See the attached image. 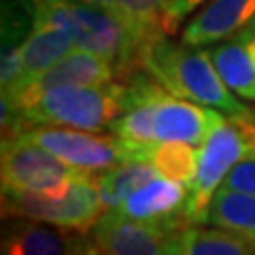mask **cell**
<instances>
[{"label": "cell", "mask_w": 255, "mask_h": 255, "mask_svg": "<svg viewBox=\"0 0 255 255\" xmlns=\"http://www.w3.org/2000/svg\"><path fill=\"white\" fill-rule=\"evenodd\" d=\"M126 81V105L111 132L128 145L187 142L200 147L226 115L164 90L147 70H132Z\"/></svg>", "instance_id": "obj_1"}, {"label": "cell", "mask_w": 255, "mask_h": 255, "mask_svg": "<svg viewBox=\"0 0 255 255\" xmlns=\"http://www.w3.org/2000/svg\"><path fill=\"white\" fill-rule=\"evenodd\" d=\"M92 241L83 232L51 223L11 217L2 230V255H81Z\"/></svg>", "instance_id": "obj_10"}, {"label": "cell", "mask_w": 255, "mask_h": 255, "mask_svg": "<svg viewBox=\"0 0 255 255\" xmlns=\"http://www.w3.org/2000/svg\"><path fill=\"white\" fill-rule=\"evenodd\" d=\"M81 255H105V253H102V251L98 249V247H96V245L92 243V245H90V247H87V249H85V251H83Z\"/></svg>", "instance_id": "obj_24"}, {"label": "cell", "mask_w": 255, "mask_h": 255, "mask_svg": "<svg viewBox=\"0 0 255 255\" xmlns=\"http://www.w3.org/2000/svg\"><path fill=\"white\" fill-rule=\"evenodd\" d=\"M206 49L230 90L245 102H255V19Z\"/></svg>", "instance_id": "obj_14"}, {"label": "cell", "mask_w": 255, "mask_h": 255, "mask_svg": "<svg viewBox=\"0 0 255 255\" xmlns=\"http://www.w3.org/2000/svg\"><path fill=\"white\" fill-rule=\"evenodd\" d=\"M221 187L241 189V191L255 194V151L234 166V170L228 174V179Z\"/></svg>", "instance_id": "obj_23"}, {"label": "cell", "mask_w": 255, "mask_h": 255, "mask_svg": "<svg viewBox=\"0 0 255 255\" xmlns=\"http://www.w3.org/2000/svg\"><path fill=\"white\" fill-rule=\"evenodd\" d=\"M2 213L4 217L34 219L87 234L107 211L96 177L81 174L49 194L2 191Z\"/></svg>", "instance_id": "obj_5"}, {"label": "cell", "mask_w": 255, "mask_h": 255, "mask_svg": "<svg viewBox=\"0 0 255 255\" xmlns=\"http://www.w3.org/2000/svg\"><path fill=\"white\" fill-rule=\"evenodd\" d=\"M166 255H255V245L217 226L187 223L170 234Z\"/></svg>", "instance_id": "obj_16"}, {"label": "cell", "mask_w": 255, "mask_h": 255, "mask_svg": "<svg viewBox=\"0 0 255 255\" xmlns=\"http://www.w3.org/2000/svg\"><path fill=\"white\" fill-rule=\"evenodd\" d=\"M70 49H75V41L66 30L51 19L43 17L36 11V19L21 49V66L19 77L11 87L2 90V94H17L32 85L49 66L62 60Z\"/></svg>", "instance_id": "obj_13"}, {"label": "cell", "mask_w": 255, "mask_h": 255, "mask_svg": "<svg viewBox=\"0 0 255 255\" xmlns=\"http://www.w3.org/2000/svg\"><path fill=\"white\" fill-rule=\"evenodd\" d=\"M36 19L34 0H2V62L0 83L11 87L19 77L21 49Z\"/></svg>", "instance_id": "obj_17"}, {"label": "cell", "mask_w": 255, "mask_h": 255, "mask_svg": "<svg viewBox=\"0 0 255 255\" xmlns=\"http://www.w3.org/2000/svg\"><path fill=\"white\" fill-rule=\"evenodd\" d=\"M164 4L166 0H113V11L132 30L142 51L151 41L164 34Z\"/></svg>", "instance_id": "obj_21"}, {"label": "cell", "mask_w": 255, "mask_h": 255, "mask_svg": "<svg viewBox=\"0 0 255 255\" xmlns=\"http://www.w3.org/2000/svg\"><path fill=\"white\" fill-rule=\"evenodd\" d=\"M157 170L147 162H122L113 166V168H107L96 177V183H98L102 202H105V211H115L119 204L130 194H134L138 187H142L145 183H149L151 179L157 177Z\"/></svg>", "instance_id": "obj_20"}, {"label": "cell", "mask_w": 255, "mask_h": 255, "mask_svg": "<svg viewBox=\"0 0 255 255\" xmlns=\"http://www.w3.org/2000/svg\"><path fill=\"white\" fill-rule=\"evenodd\" d=\"M140 68L179 98L215 109L236 122H255V111L226 85L206 47L174 41L164 32L145 47Z\"/></svg>", "instance_id": "obj_3"}, {"label": "cell", "mask_w": 255, "mask_h": 255, "mask_svg": "<svg viewBox=\"0 0 255 255\" xmlns=\"http://www.w3.org/2000/svg\"><path fill=\"white\" fill-rule=\"evenodd\" d=\"M90 2H96V4H102V6H111V9H113V0H90Z\"/></svg>", "instance_id": "obj_25"}, {"label": "cell", "mask_w": 255, "mask_h": 255, "mask_svg": "<svg viewBox=\"0 0 255 255\" xmlns=\"http://www.w3.org/2000/svg\"><path fill=\"white\" fill-rule=\"evenodd\" d=\"M206 226H217L255 245V194L219 187L206 211Z\"/></svg>", "instance_id": "obj_19"}, {"label": "cell", "mask_w": 255, "mask_h": 255, "mask_svg": "<svg viewBox=\"0 0 255 255\" xmlns=\"http://www.w3.org/2000/svg\"><path fill=\"white\" fill-rule=\"evenodd\" d=\"M170 234L155 226L109 211L92 230V243L105 255H166Z\"/></svg>", "instance_id": "obj_11"}, {"label": "cell", "mask_w": 255, "mask_h": 255, "mask_svg": "<svg viewBox=\"0 0 255 255\" xmlns=\"http://www.w3.org/2000/svg\"><path fill=\"white\" fill-rule=\"evenodd\" d=\"M34 6L43 17L66 30L75 47L113 62L119 77H128L140 68L142 47L111 6L90 0H34Z\"/></svg>", "instance_id": "obj_4"}, {"label": "cell", "mask_w": 255, "mask_h": 255, "mask_svg": "<svg viewBox=\"0 0 255 255\" xmlns=\"http://www.w3.org/2000/svg\"><path fill=\"white\" fill-rule=\"evenodd\" d=\"M204 2L206 0H166L164 15H162L164 32L166 34H174V32H179V28L185 23V19Z\"/></svg>", "instance_id": "obj_22"}, {"label": "cell", "mask_w": 255, "mask_h": 255, "mask_svg": "<svg viewBox=\"0 0 255 255\" xmlns=\"http://www.w3.org/2000/svg\"><path fill=\"white\" fill-rule=\"evenodd\" d=\"M128 153H130V162L132 159L147 162L162 177L191 187L198 170L200 147L187 145V142H153V145H140V147L128 145Z\"/></svg>", "instance_id": "obj_18"}, {"label": "cell", "mask_w": 255, "mask_h": 255, "mask_svg": "<svg viewBox=\"0 0 255 255\" xmlns=\"http://www.w3.org/2000/svg\"><path fill=\"white\" fill-rule=\"evenodd\" d=\"M126 105V81L105 85H60L2 94V136L34 126L111 132Z\"/></svg>", "instance_id": "obj_2"}, {"label": "cell", "mask_w": 255, "mask_h": 255, "mask_svg": "<svg viewBox=\"0 0 255 255\" xmlns=\"http://www.w3.org/2000/svg\"><path fill=\"white\" fill-rule=\"evenodd\" d=\"M81 174L90 172H81L68 166L64 159L28 140L23 134L2 136V155H0L2 191L49 194Z\"/></svg>", "instance_id": "obj_7"}, {"label": "cell", "mask_w": 255, "mask_h": 255, "mask_svg": "<svg viewBox=\"0 0 255 255\" xmlns=\"http://www.w3.org/2000/svg\"><path fill=\"white\" fill-rule=\"evenodd\" d=\"M117 77L119 70L113 62H109L98 53L75 47L62 60H58L53 66L47 68L26 90H47V87H60V85H105L111 81H117Z\"/></svg>", "instance_id": "obj_15"}, {"label": "cell", "mask_w": 255, "mask_h": 255, "mask_svg": "<svg viewBox=\"0 0 255 255\" xmlns=\"http://www.w3.org/2000/svg\"><path fill=\"white\" fill-rule=\"evenodd\" d=\"M187 185L157 174L155 179H151L134 194L128 196L115 211L128 219L149 223V226H155L172 234L183 226H187Z\"/></svg>", "instance_id": "obj_9"}, {"label": "cell", "mask_w": 255, "mask_h": 255, "mask_svg": "<svg viewBox=\"0 0 255 255\" xmlns=\"http://www.w3.org/2000/svg\"><path fill=\"white\" fill-rule=\"evenodd\" d=\"M255 151V122L226 117L200 145L198 170L189 187L187 223H206V211L215 191L226 183L234 166Z\"/></svg>", "instance_id": "obj_6"}, {"label": "cell", "mask_w": 255, "mask_h": 255, "mask_svg": "<svg viewBox=\"0 0 255 255\" xmlns=\"http://www.w3.org/2000/svg\"><path fill=\"white\" fill-rule=\"evenodd\" d=\"M17 134H23L28 140L51 151L53 155H58L68 166H73L81 172L98 174L122 162H130L128 145L119 136H115L113 132L100 134L75 130V128L34 126Z\"/></svg>", "instance_id": "obj_8"}, {"label": "cell", "mask_w": 255, "mask_h": 255, "mask_svg": "<svg viewBox=\"0 0 255 255\" xmlns=\"http://www.w3.org/2000/svg\"><path fill=\"white\" fill-rule=\"evenodd\" d=\"M255 19V0H206L185 19L179 38L194 47H211Z\"/></svg>", "instance_id": "obj_12"}]
</instances>
